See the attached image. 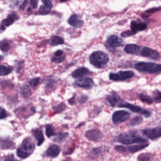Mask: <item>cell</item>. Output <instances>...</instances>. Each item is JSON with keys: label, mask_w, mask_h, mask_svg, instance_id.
Listing matches in <instances>:
<instances>
[{"label": "cell", "mask_w": 161, "mask_h": 161, "mask_svg": "<svg viewBox=\"0 0 161 161\" xmlns=\"http://www.w3.org/2000/svg\"><path fill=\"white\" fill-rule=\"evenodd\" d=\"M154 100L157 102H161V93L158 92L156 94V96L154 97Z\"/></svg>", "instance_id": "cell-43"}, {"label": "cell", "mask_w": 161, "mask_h": 161, "mask_svg": "<svg viewBox=\"0 0 161 161\" xmlns=\"http://www.w3.org/2000/svg\"><path fill=\"white\" fill-rule=\"evenodd\" d=\"M123 41L121 38L115 35H111L107 39V45L111 48H115L121 46Z\"/></svg>", "instance_id": "cell-8"}, {"label": "cell", "mask_w": 161, "mask_h": 161, "mask_svg": "<svg viewBox=\"0 0 161 161\" xmlns=\"http://www.w3.org/2000/svg\"><path fill=\"white\" fill-rule=\"evenodd\" d=\"M140 46L136 44H128L125 46L124 51L127 54H136L140 52Z\"/></svg>", "instance_id": "cell-18"}, {"label": "cell", "mask_w": 161, "mask_h": 161, "mask_svg": "<svg viewBox=\"0 0 161 161\" xmlns=\"http://www.w3.org/2000/svg\"><path fill=\"white\" fill-rule=\"evenodd\" d=\"M42 2H43L44 5H46V6H48V7H50L51 9H52L53 7V3H52V2L50 1H47V0H45V1H42Z\"/></svg>", "instance_id": "cell-42"}, {"label": "cell", "mask_w": 161, "mask_h": 161, "mask_svg": "<svg viewBox=\"0 0 161 161\" xmlns=\"http://www.w3.org/2000/svg\"><path fill=\"white\" fill-rule=\"evenodd\" d=\"M30 4L32 6L33 9H36L37 6V1H33L31 0L30 2Z\"/></svg>", "instance_id": "cell-45"}, {"label": "cell", "mask_w": 161, "mask_h": 161, "mask_svg": "<svg viewBox=\"0 0 161 161\" xmlns=\"http://www.w3.org/2000/svg\"><path fill=\"white\" fill-rule=\"evenodd\" d=\"M61 149L58 145L53 144L48 148L46 152V155L48 157L55 158L60 154Z\"/></svg>", "instance_id": "cell-15"}, {"label": "cell", "mask_w": 161, "mask_h": 161, "mask_svg": "<svg viewBox=\"0 0 161 161\" xmlns=\"http://www.w3.org/2000/svg\"><path fill=\"white\" fill-rule=\"evenodd\" d=\"M89 59L91 64L99 69L104 68L109 60L108 55L101 51H97L92 53L89 56Z\"/></svg>", "instance_id": "cell-3"}, {"label": "cell", "mask_w": 161, "mask_h": 161, "mask_svg": "<svg viewBox=\"0 0 161 161\" xmlns=\"http://www.w3.org/2000/svg\"><path fill=\"white\" fill-rule=\"evenodd\" d=\"M19 19V16L16 12H13L7 16L6 19L2 20V24L3 25L5 26H9L13 23L15 21Z\"/></svg>", "instance_id": "cell-16"}, {"label": "cell", "mask_w": 161, "mask_h": 161, "mask_svg": "<svg viewBox=\"0 0 161 161\" xmlns=\"http://www.w3.org/2000/svg\"><path fill=\"white\" fill-rule=\"evenodd\" d=\"M141 55L143 56L155 60H159L161 57L160 54L157 51L148 47H144L143 48Z\"/></svg>", "instance_id": "cell-10"}, {"label": "cell", "mask_w": 161, "mask_h": 161, "mask_svg": "<svg viewBox=\"0 0 161 161\" xmlns=\"http://www.w3.org/2000/svg\"><path fill=\"white\" fill-rule=\"evenodd\" d=\"M107 100L109 102L111 107H115L120 100V97L116 93L111 94L108 96L107 98Z\"/></svg>", "instance_id": "cell-21"}, {"label": "cell", "mask_w": 161, "mask_h": 161, "mask_svg": "<svg viewBox=\"0 0 161 161\" xmlns=\"http://www.w3.org/2000/svg\"><path fill=\"white\" fill-rule=\"evenodd\" d=\"M13 68L12 66H6L2 65L0 67V75L2 76L9 75L12 71Z\"/></svg>", "instance_id": "cell-25"}, {"label": "cell", "mask_w": 161, "mask_h": 161, "mask_svg": "<svg viewBox=\"0 0 161 161\" xmlns=\"http://www.w3.org/2000/svg\"><path fill=\"white\" fill-rule=\"evenodd\" d=\"M130 113L125 111H117L113 113L112 120L114 124H120L130 118Z\"/></svg>", "instance_id": "cell-6"}, {"label": "cell", "mask_w": 161, "mask_h": 161, "mask_svg": "<svg viewBox=\"0 0 161 161\" xmlns=\"http://www.w3.org/2000/svg\"><path fill=\"white\" fill-rule=\"evenodd\" d=\"M118 141L124 144H130L135 143L144 144L147 142L146 139L137 135L135 132L130 131L120 135Z\"/></svg>", "instance_id": "cell-2"}, {"label": "cell", "mask_w": 161, "mask_h": 161, "mask_svg": "<svg viewBox=\"0 0 161 161\" xmlns=\"http://www.w3.org/2000/svg\"><path fill=\"white\" fill-rule=\"evenodd\" d=\"M115 149L120 153H124L127 150V149L125 146L121 145H117L115 147Z\"/></svg>", "instance_id": "cell-37"}, {"label": "cell", "mask_w": 161, "mask_h": 161, "mask_svg": "<svg viewBox=\"0 0 161 161\" xmlns=\"http://www.w3.org/2000/svg\"><path fill=\"white\" fill-rule=\"evenodd\" d=\"M32 133L37 140V145L40 146L45 141V138L42 131L39 129H35L32 130Z\"/></svg>", "instance_id": "cell-17"}, {"label": "cell", "mask_w": 161, "mask_h": 161, "mask_svg": "<svg viewBox=\"0 0 161 161\" xmlns=\"http://www.w3.org/2000/svg\"><path fill=\"white\" fill-rule=\"evenodd\" d=\"M10 49V45L6 42H2L1 44V50L4 52H7Z\"/></svg>", "instance_id": "cell-36"}, {"label": "cell", "mask_w": 161, "mask_h": 161, "mask_svg": "<svg viewBox=\"0 0 161 161\" xmlns=\"http://www.w3.org/2000/svg\"><path fill=\"white\" fill-rule=\"evenodd\" d=\"M160 9H161L159 8H152V9H151L150 10H148V11H145V13L148 14L153 13H154L157 12V11H159Z\"/></svg>", "instance_id": "cell-44"}, {"label": "cell", "mask_w": 161, "mask_h": 161, "mask_svg": "<svg viewBox=\"0 0 161 161\" xmlns=\"http://www.w3.org/2000/svg\"><path fill=\"white\" fill-rule=\"evenodd\" d=\"M14 145L13 141L10 138H1V148L2 149H12Z\"/></svg>", "instance_id": "cell-19"}, {"label": "cell", "mask_w": 161, "mask_h": 161, "mask_svg": "<svg viewBox=\"0 0 161 161\" xmlns=\"http://www.w3.org/2000/svg\"><path fill=\"white\" fill-rule=\"evenodd\" d=\"M55 82V80L54 78L49 77L46 78L44 81V84L47 87H51L53 86V84Z\"/></svg>", "instance_id": "cell-34"}, {"label": "cell", "mask_w": 161, "mask_h": 161, "mask_svg": "<svg viewBox=\"0 0 161 161\" xmlns=\"http://www.w3.org/2000/svg\"><path fill=\"white\" fill-rule=\"evenodd\" d=\"M51 9L50 7L45 5H43L40 6L39 9V13L41 15H46L49 13L51 12Z\"/></svg>", "instance_id": "cell-29"}, {"label": "cell", "mask_w": 161, "mask_h": 161, "mask_svg": "<svg viewBox=\"0 0 161 161\" xmlns=\"http://www.w3.org/2000/svg\"><path fill=\"white\" fill-rule=\"evenodd\" d=\"M119 107L126 108L129 109V110L132 111V112H136V113H140L141 114L143 110L140 107L138 106H134L132 104L129 103H125V104H121L119 105Z\"/></svg>", "instance_id": "cell-20"}, {"label": "cell", "mask_w": 161, "mask_h": 161, "mask_svg": "<svg viewBox=\"0 0 161 161\" xmlns=\"http://www.w3.org/2000/svg\"><path fill=\"white\" fill-rule=\"evenodd\" d=\"M74 84L79 88H85L86 89H90L94 86V81L91 78H81L78 79L74 82Z\"/></svg>", "instance_id": "cell-11"}, {"label": "cell", "mask_w": 161, "mask_h": 161, "mask_svg": "<svg viewBox=\"0 0 161 161\" xmlns=\"http://www.w3.org/2000/svg\"><path fill=\"white\" fill-rule=\"evenodd\" d=\"M92 152H93L94 154H96V155H98V154L100 153L101 150H100V149H97V148H95V149H94L92 150Z\"/></svg>", "instance_id": "cell-48"}, {"label": "cell", "mask_w": 161, "mask_h": 161, "mask_svg": "<svg viewBox=\"0 0 161 161\" xmlns=\"http://www.w3.org/2000/svg\"><path fill=\"white\" fill-rule=\"evenodd\" d=\"M90 73V70L87 68L80 67L74 70L71 74V76L74 78H81Z\"/></svg>", "instance_id": "cell-13"}, {"label": "cell", "mask_w": 161, "mask_h": 161, "mask_svg": "<svg viewBox=\"0 0 161 161\" xmlns=\"http://www.w3.org/2000/svg\"><path fill=\"white\" fill-rule=\"evenodd\" d=\"M151 159V154L149 153H144L140 154L138 157L139 161H150Z\"/></svg>", "instance_id": "cell-31"}, {"label": "cell", "mask_w": 161, "mask_h": 161, "mask_svg": "<svg viewBox=\"0 0 161 161\" xmlns=\"http://www.w3.org/2000/svg\"><path fill=\"white\" fill-rule=\"evenodd\" d=\"M133 35H135V34L132 31H125L121 33V36L123 37H128V36H130Z\"/></svg>", "instance_id": "cell-40"}, {"label": "cell", "mask_w": 161, "mask_h": 161, "mask_svg": "<svg viewBox=\"0 0 161 161\" xmlns=\"http://www.w3.org/2000/svg\"><path fill=\"white\" fill-rule=\"evenodd\" d=\"M8 113L4 109L1 107V110H0V119L1 120L5 119V118L8 116Z\"/></svg>", "instance_id": "cell-38"}, {"label": "cell", "mask_w": 161, "mask_h": 161, "mask_svg": "<svg viewBox=\"0 0 161 161\" xmlns=\"http://www.w3.org/2000/svg\"><path fill=\"white\" fill-rule=\"evenodd\" d=\"M131 29L134 34L137 33L138 32L143 31L146 28V24L143 22L132 21L130 24Z\"/></svg>", "instance_id": "cell-14"}, {"label": "cell", "mask_w": 161, "mask_h": 161, "mask_svg": "<svg viewBox=\"0 0 161 161\" xmlns=\"http://www.w3.org/2000/svg\"><path fill=\"white\" fill-rule=\"evenodd\" d=\"M134 76V73L133 71H121L118 73H111L110 74L109 78L111 80L113 81H122L129 79Z\"/></svg>", "instance_id": "cell-5"}, {"label": "cell", "mask_w": 161, "mask_h": 161, "mask_svg": "<svg viewBox=\"0 0 161 161\" xmlns=\"http://www.w3.org/2000/svg\"><path fill=\"white\" fill-rule=\"evenodd\" d=\"M140 99L143 102H145L146 104H152L153 100L152 98L148 95H144V94H140Z\"/></svg>", "instance_id": "cell-30"}, {"label": "cell", "mask_w": 161, "mask_h": 161, "mask_svg": "<svg viewBox=\"0 0 161 161\" xmlns=\"http://www.w3.org/2000/svg\"><path fill=\"white\" fill-rule=\"evenodd\" d=\"M143 121L142 117L141 116H136L133 118L130 121V125L131 126H136V125H140L141 124Z\"/></svg>", "instance_id": "cell-28"}, {"label": "cell", "mask_w": 161, "mask_h": 161, "mask_svg": "<svg viewBox=\"0 0 161 161\" xmlns=\"http://www.w3.org/2000/svg\"><path fill=\"white\" fill-rule=\"evenodd\" d=\"M69 134L67 132H61L56 135V137L54 139V141L60 142L64 141L68 136Z\"/></svg>", "instance_id": "cell-26"}, {"label": "cell", "mask_w": 161, "mask_h": 161, "mask_svg": "<svg viewBox=\"0 0 161 161\" xmlns=\"http://www.w3.org/2000/svg\"><path fill=\"white\" fill-rule=\"evenodd\" d=\"M40 78H35L29 80L28 83H29L30 86L32 87H36L39 84V81H40Z\"/></svg>", "instance_id": "cell-35"}, {"label": "cell", "mask_w": 161, "mask_h": 161, "mask_svg": "<svg viewBox=\"0 0 161 161\" xmlns=\"http://www.w3.org/2000/svg\"><path fill=\"white\" fill-rule=\"evenodd\" d=\"M63 54H64V52H63V51L61 50H59L55 52L54 55L55 56H61L64 55Z\"/></svg>", "instance_id": "cell-47"}, {"label": "cell", "mask_w": 161, "mask_h": 161, "mask_svg": "<svg viewBox=\"0 0 161 161\" xmlns=\"http://www.w3.org/2000/svg\"><path fill=\"white\" fill-rule=\"evenodd\" d=\"M135 67L137 70L142 72L154 73L161 71V65L155 63L140 62L136 64Z\"/></svg>", "instance_id": "cell-4"}, {"label": "cell", "mask_w": 161, "mask_h": 161, "mask_svg": "<svg viewBox=\"0 0 161 161\" xmlns=\"http://www.w3.org/2000/svg\"><path fill=\"white\" fill-rule=\"evenodd\" d=\"M66 105L64 103L60 104V105H58V106H56V107H53V109L56 111L57 113H60L62 112V111H64L65 110L66 108Z\"/></svg>", "instance_id": "cell-33"}, {"label": "cell", "mask_w": 161, "mask_h": 161, "mask_svg": "<svg viewBox=\"0 0 161 161\" xmlns=\"http://www.w3.org/2000/svg\"><path fill=\"white\" fill-rule=\"evenodd\" d=\"M5 29V27L4 26H3V25L1 24V30L2 31H4Z\"/></svg>", "instance_id": "cell-51"}, {"label": "cell", "mask_w": 161, "mask_h": 161, "mask_svg": "<svg viewBox=\"0 0 161 161\" xmlns=\"http://www.w3.org/2000/svg\"><path fill=\"white\" fill-rule=\"evenodd\" d=\"M21 95L25 98H27L31 95V90L28 85H23L21 88Z\"/></svg>", "instance_id": "cell-23"}, {"label": "cell", "mask_w": 161, "mask_h": 161, "mask_svg": "<svg viewBox=\"0 0 161 161\" xmlns=\"http://www.w3.org/2000/svg\"><path fill=\"white\" fill-rule=\"evenodd\" d=\"M69 103L70 105H73L74 104V98H71L69 100Z\"/></svg>", "instance_id": "cell-50"}, {"label": "cell", "mask_w": 161, "mask_h": 161, "mask_svg": "<svg viewBox=\"0 0 161 161\" xmlns=\"http://www.w3.org/2000/svg\"><path fill=\"white\" fill-rule=\"evenodd\" d=\"M149 144L144 143L137 145H131L128 148L129 150L131 153H136L139 151L149 146Z\"/></svg>", "instance_id": "cell-22"}, {"label": "cell", "mask_w": 161, "mask_h": 161, "mask_svg": "<svg viewBox=\"0 0 161 161\" xmlns=\"http://www.w3.org/2000/svg\"><path fill=\"white\" fill-rule=\"evenodd\" d=\"M35 146L34 142L31 139L26 138L17 149V155L21 159L27 158L34 150Z\"/></svg>", "instance_id": "cell-1"}, {"label": "cell", "mask_w": 161, "mask_h": 161, "mask_svg": "<svg viewBox=\"0 0 161 161\" xmlns=\"http://www.w3.org/2000/svg\"><path fill=\"white\" fill-rule=\"evenodd\" d=\"M65 58V56L64 55L63 56H54L51 58V62H53V63H55V64H60V63H62V62L64 61Z\"/></svg>", "instance_id": "cell-32"}, {"label": "cell", "mask_w": 161, "mask_h": 161, "mask_svg": "<svg viewBox=\"0 0 161 161\" xmlns=\"http://www.w3.org/2000/svg\"><path fill=\"white\" fill-rule=\"evenodd\" d=\"M143 134L151 140H155L161 137V126L152 129H144L143 130Z\"/></svg>", "instance_id": "cell-7"}, {"label": "cell", "mask_w": 161, "mask_h": 161, "mask_svg": "<svg viewBox=\"0 0 161 161\" xmlns=\"http://www.w3.org/2000/svg\"><path fill=\"white\" fill-rule=\"evenodd\" d=\"M27 1H24L22 4L20 6V9H21V10H24L26 6V4H27Z\"/></svg>", "instance_id": "cell-49"}, {"label": "cell", "mask_w": 161, "mask_h": 161, "mask_svg": "<svg viewBox=\"0 0 161 161\" xmlns=\"http://www.w3.org/2000/svg\"><path fill=\"white\" fill-rule=\"evenodd\" d=\"M64 43V39L60 36H54L50 39V44L52 46L61 45H63Z\"/></svg>", "instance_id": "cell-24"}, {"label": "cell", "mask_w": 161, "mask_h": 161, "mask_svg": "<svg viewBox=\"0 0 161 161\" xmlns=\"http://www.w3.org/2000/svg\"><path fill=\"white\" fill-rule=\"evenodd\" d=\"M68 22L71 26L75 28H79L82 27L84 24V21L79 19L77 15L73 14L71 15L68 21Z\"/></svg>", "instance_id": "cell-12"}, {"label": "cell", "mask_w": 161, "mask_h": 161, "mask_svg": "<svg viewBox=\"0 0 161 161\" xmlns=\"http://www.w3.org/2000/svg\"><path fill=\"white\" fill-rule=\"evenodd\" d=\"M141 114L145 116V117H149L150 116V112L149 111L146 110H143Z\"/></svg>", "instance_id": "cell-46"}, {"label": "cell", "mask_w": 161, "mask_h": 161, "mask_svg": "<svg viewBox=\"0 0 161 161\" xmlns=\"http://www.w3.org/2000/svg\"><path fill=\"white\" fill-rule=\"evenodd\" d=\"M102 133L100 131L97 130H91L87 131L85 134V137L88 140L92 141L97 142L102 138Z\"/></svg>", "instance_id": "cell-9"}, {"label": "cell", "mask_w": 161, "mask_h": 161, "mask_svg": "<svg viewBox=\"0 0 161 161\" xmlns=\"http://www.w3.org/2000/svg\"><path fill=\"white\" fill-rule=\"evenodd\" d=\"M88 96L83 95V96H81V97L79 98L78 100H79V102H80V103H85V102H86L88 100Z\"/></svg>", "instance_id": "cell-41"}, {"label": "cell", "mask_w": 161, "mask_h": 161, "mask_svg": "<svg viewBox=\"0 0 161 161\" xmlns=\"http://www.w3.org/2000/svg\"><path fill=\"white\" fill-rule=\"evenodd\" d=\"M3 161H19L16 158H15L14 155L13 154H9L4 158Z\"/></svg>", "instance_id": "cell-39"}, {"label": "cell", "mask_w": 161, "mask_h": 161, "mask_svg": "<svg viewBox=\"0 0 161 161\" xmlns=\"http://www.w3.org/2000/svg\"><path fill=\"white\" fill-rule=\"evenodd\" d=\"M45 133H46V136L48 138H50L53 136H55L57 134H56L54 127L51 125H47L46 126Z\"/></svg>", "instance_id": "cell-27"}]
</instances>
